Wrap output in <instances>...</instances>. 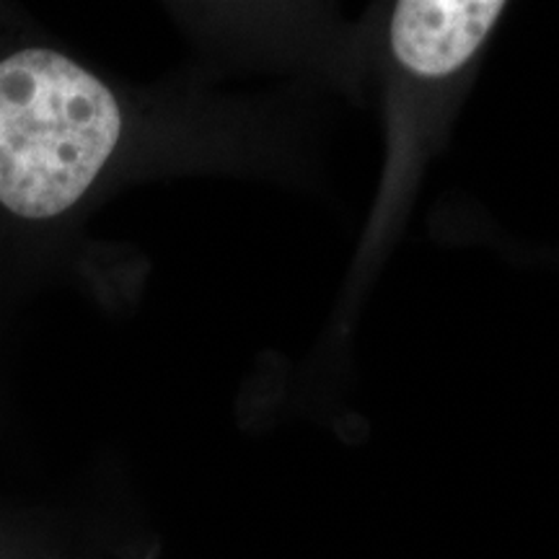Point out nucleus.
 Here are the masks:
<instances>
[{
  "label": "nucleus",
  "instance_id": "nucleus-1",
  "mask_svg": "<svg viewBox=\"0 0 559 559\" xmlns=\"http://www.w3.org/2000/svg\"><path fill=\"white\" fill-rule=\"evenodd\" d=\"M122 138L115 94L55 50L0 62V205L55 218L79 202Z\"/></svg>",
  "mask_w": 559,
  "mask_h": 559
}]
</instances>
